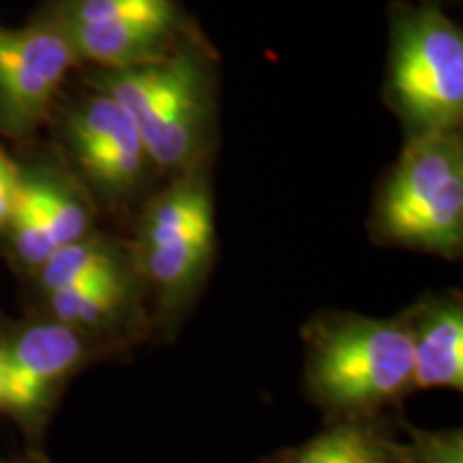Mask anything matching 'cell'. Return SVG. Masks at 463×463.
Wrapping results in <instances>:
<instances>
[{
	"instance_id": "obj_17",
	"label": "cell",
	"mask_w": 463,
	"mask_h": 463,
	"mask_svg": "<svg viewBox=\"0 0 463 463\" xmlns=\"http://www.w3.org/2000/svg\"><path fill=\"white\" fill-rule=\"evenodd\" d=\"M22 172L7 155L0 150V228L9 223L14 208L20 198Z\"/></svg>"
},
{
	"instance_id": "obj_3",
	"label": "cell",
	"mask_w": 463,
	"mask_h": 463,
	"mask_svg": "<svg viewBox=\"0 0 463 463\" xmlns=\"http://www.w3.org/2000/svg\"><path fill=\"white\" fill-rule=\"evenodd\" d=\"M378 225L399 245L455 258L463 242V144L457 131L416 133L391 174Z\"/></svg>"
},
{
	"instance_id": "obj_18",
	"label": "cell",
	"mask_w": 463,
	"mask_h": 463,
	"mask_svg": "<svg viewBox=\"0 0 463 463\" xmlns=\"http://www.w3.org/2000/svg\"><path fill=\"white\" fill-rule=\"evenodd\" d=\"M0 463H50L42 455V450H33L26 457H17V459H7V457H0Z\"/></svg>"
},
{
	"instance_id": "obj_16",
	"label": "cell",
	"mask_w": 463,
	"mask_h": 463,
	"mask_svg": "<svg viewBox=\"0 0 463 463\" xmlns=\"http://www.w3.org/2000/svg\"><path fill=\"white\" fill-rule=\"evenodd\" d=\"M399 430L405 431L410 463H463V430H422L399 420Z\"/></svg>"
},
{
	"instance_id": "obj_11",
	"label": "cell",
	"mask_w": 463,
	"mask_h": 463,
	"mask_svg": "<svg viewBox=\"0 0 463 463\" xmlns=\"http://www.w3.org/2000/svg\"><path fill=\"white\" fill-rule=\"evenodd\" d=\"M260 463H410L391 414L324 420L314 438L279 449Z\"/></svg>"
},
{
	"instance_id": "obj_7",
	"label": "cell",
	"mask_w": 463,
	"mask_h": 463,
	"mask_svg": "<svg viewBox=\"0 0 463 463\" xmlns=\"http://www.w3.org/2000/svg\"><path fill=\"white\" fill-rule=\"evenodd\" d=\"M75 61L58 20L0 28V129L11 137L31 136Z\"/></svg>"
},
{
	"instance_id": "obj_6",
	"label": "cell",
	"mask_w": 463,
	"mask_h": 463,
	"mask_svg": "<svg viewBox=\"0 0 463 463\" xmlns=\"http://www.w3.org/2000/svg\"><path fill=\"white\" fill-rule=\"evenodd\" d=\"M101 347L56 320L22 324L0 344V410L37 447L67 382Z\"/></svg>"
},
{
	"instance_id": "obj_15",
	"label": "cell",
	"mask_w": 463,
	"mask_h": 463,
	"mask_svg": "<svg viewBox=\"0 0 463 463\" xmlns=\"http://www.w3.org/2000/svg\"><path fill=\"white\" fill-rule=\"evenodd\" d=\"M5 228L9 230L11 251H14L17 262L28 270L37 273L48 262L52 253L56 251L54 241H52L42 215H39L37 204H34L31 194L24 187V178H22L20 198H17L14 215H11Z\"/></svg>"
},
{
	"instance_id": "obj_14",
	"label": "cell",
	"mask_w": 463,
	"mask_h": 463,
	"mask_svg": "<svg viewBox=\"0 0 463 463\" xmlns=\"http://www.w3.org/2000/svg\"><path fill=\"white\" fill-rule=\"evenodd\" d=\"M61 24H123L159 22L178 24L174 0H67L56 17Z\"/></svg>"
},
{
	"instance_id": "obj_4",
	"label": "cell",
	"mask_w": 463,
	"mask_h": 463,
	"mask_svg": "<svg viewBox=\"0 0 463 463\" xmlns=\"http://www.w3.org/2000/svg\"><path fill=\"white\" fill-rule=\"evenodd\" d=\"M215 251V211L198 176H184L144 211L133 266L155 292L157 326L174 328L198 297Z\"/></svg>"
},
{
	"instance_id": "obj_13",
	"label": "cell",
	"mask_w": 463,
	"mask_h": 463,
	"mask_svg": "<svg viewBox=\"0 0 463 463\" xmlns=\"http://www.w3.org/2000/svg\"><path fill=\"white\" fill-rule=\"evenodd\" d=\"M22 178L54 241L56 251L89 236L92 211L78 189L43 174H31V176L22 174Z\"/></svg>"
},
{
	"instance_id": "obj_8",
	"label": "cell",
	"mask_w": 463,
	"mask_h": 463,
	"mask_svg": "<svg viewBox=\"0 0 463 463\" xmlns=\"http://www.w3.org/2000/svg\"><path fill=\"white\" fill-rule=\"evenodd\" d=\"M69 140L86 174L108 195L140 187L150 159L125 109L106 92L90 97L69 118Z\"/></svg>"
},
{
	"instance_id": "obj_2",
	"label": "cell",
	"mask_w": 463,
	"mask_h": 463,
	"mask_svg": "<svg viewBox=\"0 0 463 463\" xmlns=\"http://www.w3.org/2000/svg\"><path fill=\"white\" fill-rule=\"evenodd\" d=\"M99 86L136 125L150 164L184 172L198 159L211 120V82L198 56L174 52L106 71Z\"/></svg>"
},
{
	"instance_id": "obj_12",
	"label": "cell",
	"mask_w": 463,
	"mask_h": 463,
	"mask_svg": "<svg viewBox=\"0 0 463 463\" xmlns=\"http://www.w3.org/2000/svg\"><path fill=\"white\" fill-rule=\"evenodd\" d=\"M131 275H137L133 260L123 256L109 242L89 239V236L67 247H61L37 270L39 286L45 294L80 286V283L120 279V277Z\"/></svg>"
},
{
	"instance_id": "obj_9",
	"label": "cell",
	"mask_w": 463,
	"mask_h": 463,
	"mask_svg": "<svg viewBox=\"0 0 463 463\" xmlns=\"http://www.w3.org/2000/svg\"><path fill=\"white\" fill-rule=\"evenodd\" d=\"M140 281V277L131 275L56 289L45 294L48 317L86 335L101 350L127 345L146 328Z\"/></svg>"
},
{
	"instance_id": "obj_1",
	"label": "cell",
	"mask_w": 463,
	"mask_h": 463,
	"mask_svg": "<svg viewBox=\"0 0 463 463\" xmlns=\"http://www.w3.org/2000/svg\"><path fill=\"white\" fill-rule=\"evenodd\" d=\"M305 395L324 420L389 414L412 391L403 316L380 320L326 311L305 326Z\"/></svg>"
},
{
	"instance_id": "obj_5",
	"label": "cell",
	"mask_w": 463,
	"mask_h": 463,
	"mask_svg": "<svg viewBox=\"0 0 463 463\" xmlns=\"http://www.w3.org/2000/svg\"><path fill=\"white\" fill-rule=\"evenodd\" d=\"M391 92L416 133L457 131L463 118V34L436 5L405 7L392 24Z\"/></svg>"
},
{
	"instance_id": "obj_10",
	"label": "cell",
	"mask_w": 463,
	"mask_h": 463,
	"mask_svg": "<svg viewBox=\"0 0 463 463\" xmlns=\"http://www.w3.org/2000/svg\"><path fill=\"white\" fill-rule=\"evenodd\" d=\"M402 316L412 344V391H463V305L459 294L425 297Z\"/></svg>"
}]
</instances>
